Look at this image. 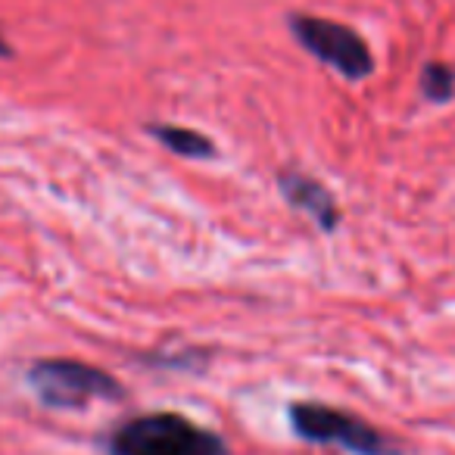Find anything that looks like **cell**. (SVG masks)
I'll return each mask as SVG.
<instances>
[{
    "label": "cell",
    "instance_id": "6da1fadb",
    "mask_svg": "<svg viewBox=\"0 0 455 455\" xmlns=\"http://www.w3.org/2000/svg\"><path fill=\"white\" fill-rule=\"evenodd\" d=\"M107 449L109 455H228L219 434L175 411H150L119 424Z\"/></svg>",
    "mask_w": 455,
    "mask_h": 455
},
{
    "label": "cell",
    "instance_id": "7a4b0ae2",
    "mask_svg": "<svg viewBox=\"0 0 455 455\" xmlns=\"http://www.w3.org/2000/svg\"><path fill=\"white\" fill-rule=\"evenodd\" d=\"M28 384L51 409H78L91 399H119L122 384L113 374L76 359H41L28 368Z\"/></svg>",
    "mask_w": 455,
    "mask_h": 455
},
{
    "label": "cell",
    "instance_id": "3957f363",
    "mask_svg": "<svg viewBox=\"0 0 455 455\" xmlns=\"http://www.w3.org/2000/svg\"><path fill=\"white\" fill-rule=\"evenodd\" d=\"M291 424L297 436L324 446H340L353 455H403L393 440H387L380 430L368 421L349 415V411L331 409L318 403H297L291 405Z\"/></svg>",
    "mask_w": 455,
    "mask_h": 455
},
{
    "label": "cell",
    "instance_id": "277c9868",
    "mask_svg": "<svg viewBox=\"0 0 455 455\" xmlns=\"http://www.w3.org/2000/svg\"><path fill=\"white\" fill-rule=\"evenodd\" d=\"M291 32L318 63L337 69L349 82H359V78L371 76L374 57L368 51L365 38L355 28L334 20H318V16H293Z\"/></svg>",
    "mask_w": 455,
    "mask_h": 455
},
{
    "label": "cell",
    "instance_id": "5b68a950",
    "mask_svg": "<svg viewBox=\"0 0 455 455\" xmlns=\"http://www.w3.org/2000/svg\"><path fill=\"white\" fill-rule=\"evenodd\" d=\"M281 194L287 196L293 209L306 212L322 231H334L340 221V209H337L334 196L324 184H318L312 175L293 172V175H281Z\"/></svg>",
    "mask_w": 455,
    "mask_h": 455
},
{
    "label": "cell",
    "instance_id": "8992f818",
    "mask_svg": "<svg viewBox=\"0 0 455 455\" xmlns=\"http://www.w3.org/2000/svg\"><path fill=\"white\" fill-rule=\"evenodd\" d=\"M150 134L159 140L163 147H169L175 156L184 159H209L215 156V144L206 138V134L194 132V128H184V125H150Z\"/></svg>",
    "mask_w": 455,
    "mask_h": 455
},
{
    "label": "cell",
    "instance_id": "52a82bcc",
    "mask_svg": "<svg viewBox=\"0 0 455 455\" xmlns=\"http://www.w3.org/2000/svg\"><path fill=\"white\" fill-rule=\"evenodd\" d=\"M421 91L427 100L446 103L455 94V72L446 63H427L421 76Z\"/></svg>",
    "mask_w": 455,
    "mask_h": 455
},
{
    "label": "cell",
    "instance_id": "ba28073f",
    "mask_svg": "<svg viewBox=\"0 0 455 455\" xmlns=\"http://www.w3.org/2000/svg\"><path fill=\"white\" fill-rule=\"evenodd\" d=\"M0 57H10V44L4 38H0Z\"/></svg>",
    "mask_w": 455,
    "mask_h": 455
}]
</instances>
